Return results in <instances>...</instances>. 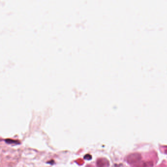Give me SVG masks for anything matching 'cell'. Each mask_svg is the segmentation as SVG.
I'll list each match as a JSON object with an SVG mask.
<instances>
[{
	"mask_svg": "<svg viewBox=\"0 0 167 167\" xmlns=\"http://www.w3.org/2000/svg\"><path fill=\"white\" fill-rule=\"evenodd\" d=\"M127 162L132 167H146V164L142 160L140 154L134 153L127 156Z\"/></svg>",
	"mask_w": 167,
	"mask_h": 167,
	"instance_id": "6da1fadb",
	"label": "cell"
},
{
	"mask_svg": "<svg viewBox=\"0 0 167 167\" xmlns=\"http://www.w3.org/2000/svg\"><path fill=\"white\" fill-rule=\"evenodd\" d=\"M97 166L98 167H108L109 162L105 159H99L97 161Z\"/></svg>",
	"mask_w": 167,
	"mask_h": 167,
	"instance_id": "7a4b0ae2",
	"label": "cell"
},
{
	"mask_svg": "<svg viewBox=\"0 0 167 167\" xmlns=\"http://www.w3.org/2000/svg\"><path fill=\"white\" fill-rule=\"evenodd\" d=\"M5 142H6L7 144H19L20 143L18 141H17L14 140L10 139H7L6 140H5Z\"/></svg>",
	"mask_w": 167,
	"mask_h": 167,
	"instance_id": "3957f363",
	"label": "cell"
},
{
	"mask_svg": "<svg viewBox=\"0 0 167 167\" xmlns=\"http://www.w3.org/2000/svg\"><path fill=\"white\" fill-rule=\"evenodd\" d=\"M92 158V156L89 154H87L84 156L85 159H87V160H90Z\"/></svg>",
	"mask_w": 167,
	"mask_h": 167,
	"instance_id": "277c9868",
	"label": "cell"
}]
</instances>
